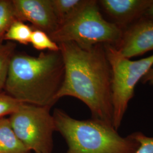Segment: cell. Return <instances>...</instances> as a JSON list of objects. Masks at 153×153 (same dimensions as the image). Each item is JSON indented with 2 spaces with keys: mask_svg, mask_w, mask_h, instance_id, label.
<instances>
[{
  "mask_svg": "<svg viewBox=\"0 0 153 153\" xmlns=\"http://www.w3.org/2000/svg\"><path fill=\"white\" fill-rule=\"evenodd\" d=\"M64 77L60 51L41 52L38 56L15 53L4 90L23 103L51 108L57 101Z\"/></svg>",
  "mask_w": 153,
  "mask_h": 153,
  "instance_id": "2",
  "label": "cell"
},
{
  "mask_svg": "<svg viewBox=\"0 0 153 153\" xmlns=\"http://www.w3.org/2000/svg\"><path fill=\"white\" fill-rule=\"evenodd\" d=\"M88 0H51L59 26L69 22L82 10Z\"/></svg>",
  "mask_w": 153,
  "mask_h": 153,
  "instance_id": "11",
  "label": "cell"
},
{
  "mask_svg": "<svg viewBox=\"0 0 153 153\" xmlns=\"http://www.w3.org/2000/svg\"><path fill=\"white\" fill-rule=\"evenodd\" d=\"M33 30L32 27L28 26L23 22L16 20L11 24L6 31L4 40L27 45L30 43Z\"/></svg>",
  "mask_w": 153,
  "mask_h": 153,
  "instance_id": "12",
  "label": "cell"
},
{
  "mask_svg": "<svg viewBox=\"0 0 153 153\" xmlns=\"http://www.w3.org/2000/svg\"><path fill=\"white\" fill-rule=\"evenodd\" d=\"M51 108L23 103L9 118L11 127L31 152L52 153L55 120Z\"/></svg>",
  "mask_w": 153,
  "mask_h": 153,
  "instance_id": "6",
  "label": "cell"
},
{
  "mask_svg": "<svg viewBox=\"0 0 153 153\" xmlns=\"http://www.w3.org/2000/svg\"><path fill=\"white\" fill-rule=\"evenodd\" d=\"M30 43L35 49L39 51L48 50L52 52L60 51V47L50 38L49 35L43 31L33 28Z\"/></svg>",
  "mask_w": 153,
  "mask_h": 153,
  "instance_id": "15",
  "label": "cell"
},
{
  "mask_svg": "<svg viewBox=\"0 0 153 153\" xmlns=\"http://www.w3.org/2000/svg\"><path fill=\"white\" fill-rule=\"evenodd\" d=\"M104 48L111 68L113 126L117 131L128 104L134 95L138 82L153 66V54L138 60L131 61L121 55L114 45H104Z\"/></svg>",
  "mask_w": 153,
  "mask_h": 153,
  "instance_id": "5",
  "label": "cell"
},
{
  "mask_svg": "<svg viewBox=\"0 0 153 153\" xmlns=\"http://www.w3.org/2000/svg\"><path fill=\"white\" fill-rule=\"evenodd\" d=\"M131 135L139 143V146L134 153H153V136L149 137L140 131L131 133Z\"/></svg>",
  "mask_w": 153,
  "mask_h": 153,
  "instance_id": "17",
  "label": "cell"
},
{
  "mask_svg": "<svg viewBox=\"0 0 153 153\" xmlns=\"http://www.w3.org/2000/svg\"><path fill=\"white\" fill-rule=\"evenodd\" d=\"M141 82L143 84H148L153 86V66L142 78Z\"/></svg>",
  "mask_w": 153,
  "mask_h": 153,
  "instance_id": "18",
  "label": "cell"
},
{
  "mask_svg": "<svg viewBox=\"0 0 153 153\" xmlns=\"http://www.w3.org/2000/svg\"><path fill=\"white\" fill-rule=\"evenodd\" d=\"M143 17L153 21V2L145 11Z\"/></svg>",
  "mask_w": 153,
  "mask_h": 153,
  "instance_id": "19",
  "label": "cell"
},
{
  "mask_svg": "<svg viewBox=\"0 0 153 153\" xmlns=\"http://www.w3.org/2000/svg\"><path fill=\"white\" fill-rule=\"evenodd\" d=\"M53 116L56 131L67 143L66 153H134L139 146L131 134L122 137L102 121L77 120L60 109H55Z\"/></svg>",
  "mask_w": 153,
  "mask_h": 153,
  "instance_id": "3",
  "label": "cell"
},
{
  "mask_svg": "<svg viewBox=\"0 0 153 153\" xmlns=\"http://www.w3.org/2000/svg\"><path fill=\"white\" fill-rule=\"evenodd\" d=\"M16 20L30 22L32 27L47 33L59 27L51 0H12Z\"/></svg>",
  "mask_w": 153,
  "mask_h": 153,
  "instance_id": "7",
  "label": "cell"
},
{
  "mask_svg": "<svg viewBox=\"0 0 153 153\" xmlns=\"http://www.w3.org/2000/svg\"><path fill=\"white\" fill-rule=\"evenodd\" d=\"M12 0H0V43L11 24L16 21Z\"/></svg>",
  "mask_w": 153,
  "mask_h": 153,
  "instance_id": "14",
  "label": "cell"
},
{
  "mask_svg": "<svg viewBox=\"0 0 153 153\" xmlns=\"http://www.w3.org/2000/svg\"><path fill=\"white\" fill-rule=\"evenodd\" d=\"M16 136L9 118L0 119V153H31Z\"/></svg>",
  "mask_w": 153,
  "mask_h": 153,
  "instance_id": "10",
  "label": "cell"
},
{
  "mask_svg": "<svg viewBox=\"0 0 153 153\" xmlns=\"http://www.w3.org/2000/svg\"><path fill=\"white\" fill-rule=\"evenodd\" d=\"M123 31L103 16L98 1L88 0L76 16L59 26L50 38L57 44L74 43L82 47L119 43Z\"/></svg>",
  "mask_w": 153,
  "mask_h": 153,
  "instance_id": "4",
  "label": "cell"
},
{
  "mask_svg": "<svg viewBox=\"0 0 153 153\" xmlns=\"http://www.w3.org/2000/svg\"><path fill=\"white\" fill-rule=\"evenodd\" d=\"M16 48V44L11 42L0 43V92L5 88L9 66Z\"/></svg>",
  "mask_w": 153,
  "mask_h": 153,
  "instance_id": "13",
  "label": "cell"
},
{
  "mask_svg": "<svg viewBox=\"0 0 153 153\" xmlns=\"http://www.w3.org/2000/svg\"><path fill=\"white\" fill-rule=\"evenodd\" d=\"M153 0H100L99 8L107 16L108 21L122 31L143 16Z\"/></svg>",
  "mask_w": 153,
  "mask_h": 153,
  "instance_id": "9",
  "label": "cell"
},
{
  "mask_svg": "<svg viewBox=\"0 0 153 153\" xmlns=\"http://www.w3.org/2000/svg\"><path fill=\"white\" fill-rule=\"evenodd\" d=\"M64 77L56 100L71 97L82 101L92 119L113 126L112 72L104 45L82 47L74 43L58 44Z\"/></svg>",
  "mask_w": 153,
  "mask_h": 153,
  "instance_id": "1",
  "label": "cell"
},
{
  "mask_svg": "<svg viewBox=\"0 0 153 153\" xmlns=\"http://www.w3.org/2000/svg\"><path fill=\"white\" fill-rule=\"evenodd\" d=\"M115 47L129 59L153 51V21L142 16L123 31L120 41Z\"/></svg>",
  "mask_w": 153,
  "mask_h": 153,
  "instance_id": "8",
  "label": "cell"
},
{
  "mask_svg": "<svg viewBox=\"0 0 153 153\" xmlns=\"http://www.w3.org/2000/svg\"><path fill=\"white\" fill-rule=\"evenodd\" d=\"M23 103L7 94L0 92V119L6 115H11Z\"/></svg>",
  "mask_w": 153,
  "mask_h": 153,
  "instance_id": "16",
  "label": "cell"
}]
</instances>
